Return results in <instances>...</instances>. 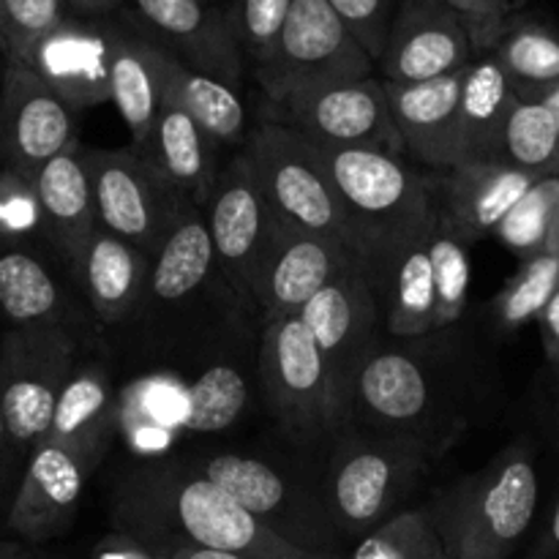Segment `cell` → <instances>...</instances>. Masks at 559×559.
Returning <instances> with one entry per match:
<instances>
[{"instance_id":"obj_24","label":"cell","mask_w":559,"mask_h":559,"mask_svg":"<svg viewBox=\"0 0 559 559\" xmlns=\"http://www.w3.org/2000/svg\"><path fill=\"white\" fill-rule=\"evenodd\" d=\"M33 189L41 207V233L76 276L82 254L98 227L85 151L74 145L55 156L33 180Z\"/></svg>"},{"instance_id":"obj_46","label":"cell","mask_w":559,"mask_h":559,"mask_svg":"<svg viewBox=\"0 0 559 559\" xmlns=\"http://www.w3.org/2000/svg\"><path fill=\"white\" fill-rule=\"evenodd\" d=\"M535 325L540 328V338H544L546 347V358L551 364L559 366V284L551 295V300L546 304V309L540 311V317L535 320Z\"/></svg>"},{"instance_id":"obj_42","label":"cell","mask_w":559,"mask_h":559,"mask_svg":"<svg viewBox=\"0 0 559 559\" xmlns=\"http://www.w3.org/2000/svg\"><path fill=\"white\" fill-rule=\"evenodd\" d=\"M442 3L464 22L475 49L478 55H484L500 41L502 33L513 22L522 20L530 0H442Z\"/></svg>"},{"instance_id":"obj_55","label":"cell","mask_w":559,"mask_h":559,"mask_svg":"<svg viewBox=\"0 0 559 559\" xmlns=\"http://www.w3.org/2000/svg\"><path fill=\"white\" fill-rule=\"evenodd\" d=\"M3 69H5V63H3V60H0V76H3Z\"/></svg>"},{"instance_id":"obj_57","label":"cell","mask_w":559,"mask_h":559,"mask_svg":"<svg viewBox=\"0 0 559 559\" xmlns=\"http://www.w3.org/2000/svg\"><path fill=\"white\" fill-rule=\"evenodd\" d=\"M451 559H467V557H451Z\"/></svg>"},{"instance_id":"obj_51","label":"cell","mask_w":559,"mask_h":559,"mask_svg":"<svg viewBox=\"0 0 559 559\" xmlns=\"http://www.w3.org/2000/svg\"><path fill=\"white\" fill-rule=\"evenodd\" d=\"M25 540H16V544H9V540H0V559H36L27 551Z\"/></svg>"},{"instance_id":"obj_49","label":"cell","mask_w":559,"mask_h":559,"mask_svg":"<svg viewBox=\"0 0 559 559\" xmlns=\"http://www.w3.org/2000/svg\"><path fill=\"white\" fill-rule=\"evenodd\" d=\"M162 559H246L238 555H227V551H213V549H197V546H186V549L169 551Z\"/></svg>"},{"instance_id":"obj_26","label":"cell","mask_w":559,"mask_h":559,"mask_svg":"<svg viewBox=\"0 0 559 559\" xmlns=\"http://www.w3.org/2000/svg\"><path fill=\"white\" fill-rule=\"evenodd\" d=\"M120 413L109 369L98 360H80L55 407L52 426L44 440L58 442L96 469L118 435Z\"/></svg>"},{"instance_id":"obj_31","label":"cell","mask_w":559,"mask_h":559,"mask_svg":"<svg viewBox=\"0 0 559 559\" xmlns=\"http://www.w3.org/2000/svg\"><path fill=\"white\" fill-rule=\"evenodd\" d=\"M429 238L399 257L380 293L382 322L396 338H418L437 331V282Z\"/></svg>"},{"instance_id":"obj_41","label":"cell","mask_w":559,"mask_h":559,"mask_svg":"<svg viewBox=\"0 0 559 559\" xmlns=\"http://www.w3.org/2000/svg\"><path fill=\"white\" fill-rule=\"evenodd\" d=\"M293 0H224L246 66L257 69L282 33Z\"/></svg>"},{"instance_id":"obj_50","label":"cell","mask_w":559,"mask_h":559,"mask_svg":"<svg viewBox=\"0 0 559 559\" xmlns=\"http://www.w3.org/2000/svg\"><path fill=\"white\" fill-rule=\"evenodd\" d=\"M98 559H156L151 555V549L142 544H136V540L129 538V549L118 551V549H104Z\"/></svg>"},{"instance_id":"obj_27","label":"cell","mask_w":559,"mask_h":559,"mask_svg":"<svg viewBox=\"0 0 559 559\" xmlns=\"http://www.w3.org/2000/svg\"><path fill=\"white\" fill-rule=\"evenodd\" d=\"M151 257L129 240L96 227L82 254L76 278L85 289L93 314L104 325H126L136 314L151 276Z\"/></svg>"},{"instance_id":"obj_7","label":"cell","mask_w":559,"mask_h":559,"mask_svg":"<svg viewBox=\"0 0 559 559\" xmlns=\"http://www.w3.org/2000/svg\"><path fill=\"white\" fill-rule=\"evenodd\" d=\"M260 377L273 415L295 431H331L353 415L349 393L300 314L262 322Z\"/></svg>"},{"instance_id":"obj_22","label":"cell","mask_w":559,"mask_h":559,"mask_svg":"<svg viewBox=\"0 0 559 559\" xmlns=\"http://www.w3.org/2000/svg\"><path fill=\"white\" fill-rule=\"evenodd\" d=\"M435 178L440 224L467 246L495 238V229L540 180L502 162H467L448 173H435Z\"/></svg>"},{"instance_id":"obj_12","label":"cell","mask_w":559,"mask_h":559,"mask_svg":"<svg viewBox=\"0 0 559 559\" xmlns=\"http://www.w3.org/2000/svg\"><path fill=\"white\" fill-rule=\"evenodd\" d=\"M189 467L202 478L213 480L246 511L254 513L265 527L298 549L344 557L338 551L342 535L333 527L325 500H314L300 491L271 464L240 453H216L202 462H189Z\"/></svg>"},{"instance_id":"obj_38","label":"cell","mask_w":559,"mask_h":559,"mask_svg":"<svg viewBox=\"0 0 559 559\" xmlns=\"http://www.w3.org/2000/svg\"><path fill=\"white\" fill-rule=\"evenodd\" d=\"M347 559H451L426 508H409L358 540Z\"/></svg>"},{"instance_id":"obj_54","label":"cell","mask_w":559,"mask_h":559,"mask_svg":"<svg viewBox=\"0 0 559 559\" xmlns=\"http://www.w3.org/2000/svg\"><path fill=\"white\" fill-rule=\"evenodd\" d=\"M549 249H551V251H559V222H557L555 233H551V243H549Z\"/></svg>"},{"instance_id":"obj_11","label":"cell","mask_w":559,"mask_h":559,"mask_svg":"<svg viewBox=\"0 0 559 559\" xmlns=\"http://www.w3.org/2000/svg\"><path fill=\"white\" fill-rule=\"evenodd\" d=\"M265 123L284 126L304 140L333 147H371L404 156L382 76L306 87L262 98Z\"/></svg>"},{"instance_id":"obj_23","label":"cell","mask_w":559,"mask_h":559,"mask_svg":"<svg viewBox=\"0 0 559 559\" xmlns=\"http://www.w3.org/2000/svg\"><path fill=\"white\" fill-rule=\"evenodd\" d=\"M464 71L426 82H385L393 123L404 142V156L418 158L431 173L462 164L459 151V96Z\"/></svg>"},{"instance_id":"obj_2","label":"cell","mask_w":559,"mask_h":559,"mask_svg":"<svg viewBox=\"0 0 559 559\" xmlns=\"http://www.w3.org/2000/svg\"><path fill=\"white\" fill-rule=\"evenodd\" d=\"M257 311L224 276L207 233L205 213L183 202L173 229L151 262L145 295L126 325H136L145 347L194 358L233 355Z\"/></svg>"},{"instance_id":"obj_47","label":"cell","mask_w":559,"mask_h":559,"mask_svg":"<svg viewBox=\"0 0 559 559\" xmlns=\"http://www.w3.org/2000/svg\"><path fill=\"white\" fill-rule=\"evenodd\" d=\"M63 5L69 16H87V20L118 16L126 11V0H63Z\"/></svg>"},{"instance_id":"obj_37","label":"cell","mask_w":559,"mask_h":559,"mask_svg":"<svg viewBox=\"0 0 559 559\" xmlns=\"http://www.w3.org/2000/svg\"><path fill=\"white\" fill-rule=\"evenodd\" d=\"M559 222V175L540 178L522 200L516 202L506 222L495 229V240L527 260L549 249L551 233Z\"/></svg>"},{"instance_id":"obj_18","label":"cell","mask_w":559,"mask_h":559,"mask_svg":"<svg viewBox=\"0 0 559 559\" xmlns=\"http://www.w3.org/2000/svg\"><path fill=\"white\" fill-rule=\"evenodd\" d=\"M380 293L360 262L344 267L300 311V320L347 393L364 360L380 344Z\"/></svg>"},{"instance_id":"obj_29","label":"cell","mask_w":559,"mask_h":559,"mask_svg":"<svg viewBox=\"0 0 559 559\" xmlns=\"http://www.w3.org/2000/svg\"><path fill=\"white\" fill-rule=\"evenodd\" d=\"M519 96L491 52L478 55L464 69L459 96V151L462 164L495 162L502 129Z\"/></svg>"},{"instance_id":"obj_40","label":"cell","mask_w":559,"mask_h":559,"mask_svg":"<svg viewBox=\"0 0 559 559\" xmlns=\"http://www.w3.org/2000/svg\"><path fill=\"white\" fill-rule=\"evenodd\" d=\"M63 20V0H0V60L25 63L33 47Z\"/></svg>"},{"instance_id":"obj_1","label":"cell","mask_w":559,"mask_h":559,"mask_svg":"<svg viewBox=\"0 0 559 559\" xmlns=\"http://www.w3.org/2000/svg\"><path fill=\"white\" fill-rule=\"evenodd\" d=\"M380 342L349 388L369 431L429 448L437 459L484 413L489 382L473 344L445 331Z\"/></svg>"},{"instance_id":"obj_25","label":"cell","mask_w":559,"mask_h":559,"mask_svg":"<svg viewBox=\"0 0 559 559\" xmlns=\"http://www.w3.org/2000/svg\"><path fill=\"white\" fill-rule=\"evenodd\" d=\"M218 142L169 96L162 93L156 126L142 147H134L178 194L189 197L194 205L205 207L216 191Z\"/></svg>"},{"instance_id":"obj_45","label":"cell","mask_w":559,"mask_h":559,"mask_svg":"<svg viewBox=\"0 0 559 559\" xmlns=\"http://www.w3.org/2000/svg\"><path fill=\"white\" fill-rule=\"evenodd\" d=\"M27 459L31 456H25V453L14 445V440H11L3 415V402H0V530H9L11 502H14L16 489H20Z\"/></svg>"},{"instance_id":"obj_33","label":"cell","mask_w":559,"mask_h":559,"mask_svg":"<svg viewBox=\"0 0 559 559\" xmlns=\"http://www.w3.org/2000/svg\"><path fill=\"white\" fill-rule=\"evenodd\" d=\"M522 102H544L559 87V31L546 22H513L489 49Z\"/></svg>"},{"instance_id":"obj_5","label":"cell","mask_w":559,"mask_h":559,"mask_svg":"<svg viewBox=\"0 0 559 559\" xmlns=\"http://www.w3.org/2000/svg\"><path fill=\"white\" fill-rule=\"evenodd\" d=\"M538 508V469L527 442H513L484 469L445 486L426 511L451 557L508 559Z\"/></svg>"},{"instance_id":"obj_56","label":"cell","mask_w":559,"mask_h":559,"mask_svg":"<svg viewBox=\"0 0 559 559\" xmlns=\"http://www.w3.org/2000/svg\"><path fill=\"white\" fill-rule=\"evenodd\" d=\"M207 3H224V0H207Z\"/></svg>"},{"instance_id":"obj_21","label":"cell","mask_w":559,"mask_h":559,"mask_svg":"<svg viewBox=\"0 0 559 559\" xmlns=\"http://www.w3.org/2000/svg\"><path fill=\"white\" fill-rule=\"evenodd\" d=\"M91 469L69 448L38 442L9 511V533L31 546L60 538L74 524Z\"/></svg>"},{"instance_id":"obj_3","label":"cell","mask_w":559,"mask_h":559,"mask_svg":"<svg viewBox=\"0 0 559 559\" xmlns=\"http://www.w3.org/2000/svg\"><path fill=\"white\" fill-rule=\"evenodd\" d=\"M115 522L131 540L167 555L197 546L246 559H347L293 546L189 462H153L126 475L115 495Z\"/></svg>"},{"instance_id":"obj_36","label":"cell","mask_w":559,"mask_h":559,"mask_svg":"<svg viewBox=\"0 0 559 559\" xmlns=\"http://www.w3.org/2000/svg\"><path fill=\"white\" fill-rule=\"evenodd\" d=\"M559 284V251H540V254L522 260L519 271L508 278L506 287L491 304L495 325L502 333H513L530 325L540 317Z\"/></svg>"},{"instance_id":"obj_9","label":"cell","mask_w":559,"mask_h":559,"mask_svg":"<svg viewBox=\"0 0 559 559\" xmlns=\"http://www.w3.org/2000/svg\"><path fill=\"white\" fill-rule=\"evenodd\" d=\"M243 153L262 194L282 222L342 240L355 251L347 213L309 140L262 120L246 136Z\"/></svg>"},{"instance_id":"obj_43","label":"cell","mask_w":559,"mask_h":559,"mask_svg":"<svg viewBox=\"0 0 559 559\" xmlns=\"http://www.w3.org/2000/svg\"><path fill=\"white\" fill-rule=\"evenodd\" d=\"M41 233V207L31 180L0 169V240H22Z\"/></svg>"},{"instance_id":"obj_17","label":"cell","mask_w":559,"mask_h":559,"mask_svg":"<svg viewBox=\"0 0 559 559\" xmlns=\"http://www.w3.org/2000/svg\"><path fill=\"white\" fill-rule=\"evenodd\" d=\"M353 262L360 260L342 240L278 222L251 282L257 314L262 322L300 314L304 306Z\"/></svg>"},{"instance_id":"obj_20","label":"cell","mask_w":559,"mask_h":559,"mask_svg":"<svg viewBox=\"0 0 559 559\" xmlns=\"http://www.w3.org/2000/svg\"><path fill=\"white\" fill-rule=\"evenodd\" d=\"M120 16H69L33 47L22 66L36 71L74 112L109 102Z\"/></svg>"},{"instance_id":"obj_10","label":"cell","mask_w":559,"mask_h":559,"mask_svg":"<svg viewBox=\"0 0 559 559\" xmlns=\"http://www.w3.org/2000/svg\"><path fill=\"white\" fill-rule=\"evenodd\" d=\"M374 58L328 0H293L271 52L254 69L265 98L374 76Z\"/></svg>"},{"instance_id":"obj_15","label":"cell","mask_w":559,"mask_h":559,"mask_svg":"<svg viewBox=\"0 0 559 559\" xmlns=\"http://www.w3.org/2000/svg\"><path fill=\"white\" fill-rule=\"evenodd\" d=\"M202 211H205L207 233H211L213 251H216L224 276L254 309V300H251L254 271L282 218L273 213L271 202L262 194L243 151L235 153L227 167H222L216 191Z\"/></svg>"},{"instance_id":"obj_44","label":"cell","mask_w":559,"mask_h":559,"mask_svg":"<svg viewBox=\"0 0 559 559\" xmlns=\"http://www.w3.org/2000/svg\"><path fill=\"white\" fill-rule=\"evenodd\" d=\"M328 3L347 22L349 31L355 33V38L364 44V49L377 63L382 49H385V38L399 0H328Z\"/></svg>"},{"instance_id":"obj_35","label":"cell","mask_w":559,"mask_h":559,"mask_svg":"<svg viewBox=\"0 0 559 559\" xmlns=\"http://www.w3.org/2000/svg\"><path fill=\"white\" fill-rule=\"evenodd\" d=\"M249 396L246 377L229 364H213L189 388L180 431L216 435L240 418Z\"/></svg>"},{"instance_id":"obj_6","label":"cell","mask_w":559,"mask_h":559,"mask_svg":"<svg viewBox=\"0 0 559 559\" xmlns=\"http://www.w3.org/2000/svg\"><path fill=\"white\" fill-rule=\"evenodd\" d=\"M437 462L429 448L364 431L342 437L325 478L328 513L342 538L364 540L399 513Z\"/></svg>"},{"instance_id":"obj_28","label":"cell","mask_w":559,"mask_h":559,"mask_svg":"<svg viewBox=\"0 0 559 559\" xmlns=\"http://www.w3.org/2000/svg\"><path fill=\"white\" fill-rule=\"evenodd\" d=\"M167 49L158 47L147 33L120 16L115 38L112 71H109V104H115L129 126L131 147H142L156 126L162 109V66Z\"/></svg>"},{"instance_id":"obj_8","label":"cell","mask_w":559,"mask_h":559,"mask_svg":"<svg viewBox=\"0 0 559 559\" xmlns=\"http://www.w3.org/2000/svg\"><path fill=\"white\" fill-rule=\"evenodd\" d=\"M80 353V336L66 325L9 328L0 338V402L11 440L25 456L47 437Z\"/></svg>"},{"instance_id":"obj_4","label":"cell","mask_w":559,"mask_h":559,"mask_svg":"<svg viewBox=\"0 0 559 559\" xmlns=\"http://www.w3.org/2000/svg\"><path fill=\"white\" fill-rule=\"evenodd\" d=\"M311 147L347 213L355 254L382 293L399 257L440 227L437 178L409 167L399 153L317 142Z\"/></svg>"},{"instance_id":"obj_39","label":"cell","mask_w":559,"mask_h":559,"mask_svg":"<svg viewBox=\"0 0 559 559\" xmlns=\"http://www.w3.org/2000/svg\"><path fill=\"white\" fill-rule=\"evenodd\" d=\"M431 265L437 282V331L459 325L469 300V257L467 243L451 229L440 227L429 238Z\"/></svg>"},{"instance_id":"obj_32","label":"cell","mask_w":559,"mask_h":559,"mask_svg":"<svg viewBox=\"0 0 559 559\" xmlns=\"http://www.w3.org/2000/svg\"><path fill=\"white\" fill-rule=\"evenodd\" d=\"M162 93L178 102L218 145L246 140V107L238 87L189 69L167 52L162 66Z\"/></svg>"},{"instance_id":"obj_53","label":"cell","mask_w":559,"mask_h":559,"mask_svg":"<svg viewBox=\"0 0 559 559\" xmlns=\"http://www.w3.org/2000/svg\"><path fill=\"white\" fill-rule=\"evenodd\" d=\"M551 437H555V442L559 445V402L555 404V413H551Z\"/></svg>"},{"instance_id":"obj_13","label":"cell","mask_w":559,"mask_h":559,"mask_svg":"<svg viewBox=\"0 0 559 559\" xmlns=\"http://www.w3.org/2000/svg\"><path fill=\"white\" fill-rule=\"evenodd\" d=\"M98 227L156 257L189 197L178 194L134 147L85 151Z\"/></svg>"},{"instance_id":"obj_52","label":"cell","mask_w":559,"mask_h":559,"mask_svg":"<svg viewBox=\"0 0 559 559\" xmlns=\"http://www.w3.org/2000/svg\"><path fill=\"white\" fill-rule=\"evenodd\" d=\"M544 102L549 104V109H551V112H555V118H557V126H559V87H557V91H551L549 96L544 98Z\"/></svg>"},{"instance_id":"obj_48","label":"cell","mask_w":559,"mask_h":559,"mask_svg":"<svg viewBox=\"0 0 559 559\" xmlns=\"http://www.w3.org/2000/svg\"><path fill=\"white\" fill-rule=\"evenodd\" d=\"M530 559H559V500L555 506V513L549 519V527L540 535L538 546H535L533 557Z\"/></svg>"},{"instance_id":"obj_30","label":"cell","mask_w":559,"mask_h":559,"mask_svg":"<svg viewBox=\"0 0 559 559\" xmlns=\"http://www.w3.org/2000/svg\"><path fill=\"white\" fill-rule=\"evenodd\" d=\"M0 317L11 328L71 325V304L58 278L33 251H0Z\"/></svg>"},{"instance_id":"obj_14","label":"cell","mask_w":559,"mask_h":559,"mask_svg":"<svg viewBox=\"0 0 559 559\" xmlns=\"http://www.w3.org/2000/svg\"><path fill=\"white\" fill-rule=\"evenodd\" d=\"M76 145V112L22 63H9L0 82V162L25 180Z\"/></svg>"},{"instance_id":"obj_16","label":"cell","mask_w":559,"mask_h":559,"mask_svg":"<svg viewBox=\"0 0 559 559\" xmlns=\"http://www.w3.org/2000/svg\"><path fill=\"white\" fill-rule=\"evenodd\" d=\"M131 22L189 69L238 87L246 58L224 3L207 0H126Z\"/></svg>"},{"instance_id":"obj_34","label":"cell","mask_w":559,"mask_h":559,"mask_svg":"<svg viewBox=\"0 0 559 559\" xmlns=\"http://www.w3.org/2000/svg\"><path fill=\"white\" fill-rule=\"evenodd\" d=\"M495 162L524 169L538 178L559 175V126L546 102L513 104L502 129Z\"/></svg>"},{"instance_id":"obj_19","label":"cell","mask_w":559,"mask_h":559,"mask_svg":"<svg viewBox=\"0 0 559 559\" xmlns=\"http://www.w3.org/2000/svg\"><path fill=\"white\" fill-rule=\"evenodd\" d=\"M478 58L464 22L442 0H399L377 69L385 82L459 74Z\"/></svg>"}]
</instances>
